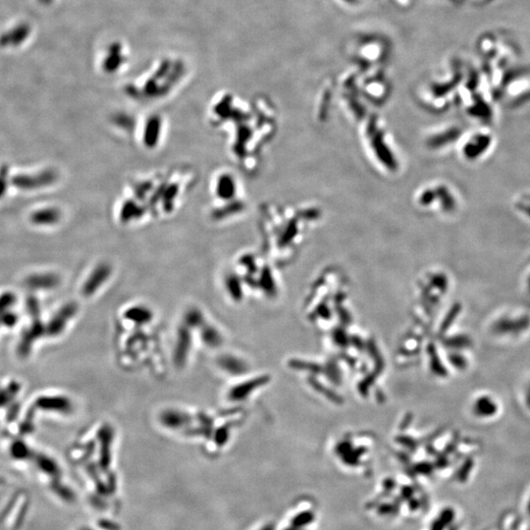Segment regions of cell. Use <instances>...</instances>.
Segmentation results:
<instances>
[{"label": "cell", "mask_w": 530, "mask_h": 530, "mask_svg": "<svg viewBox=\"0 0 530 530\" xmlns=\"http://www.w3.org/2000/svg\"><path fill=\"white\" fill-rule=\"evenodd\" d=\"M498 91L513 104L530 100V68L513 66L505 75Z\"/></svg>", "instance_id": "obj_1"}, {"label": "cell", "mask_w": 530, "mask_h": 530, "mask_svg": "<svg viewBox=\"0 0 530 530\" xmlns=\"http://www.w3.org/2000/svg\"><path fill=\"white\" fill-rule=\"evenodd\" d=\"M494 137L486 130L469 132L461 146V153L468 162H478L484 159L494 147Z\"/></svg>", "instance_id": "obj_2"}, {"label": "cell", "mask_w": 530, "mask_h": 530, "mask_svg": "<svg viewBox=\"0 0 530 530\" xmlns=\"http://www.w3.org/2000/svg\"><path fill=\"white\" fill-rule=\"evenodd\" d=\"M57 175L52 170H44L35 174H19L13 177L11 183L19 190L34 191L55 182Z\"/></svg>", "instance_id": "obj_3"}, {"label": "cell", "mask_w": 530, "mask_h": 530, "mask_svg": "<svg viewBox=\"0 0 530 530\" xmlns=\"http://www.w3.org/2000/svg\"><path fill=\"white\" fill-rule=\"evenodd\" d=\"M111 274V268L107 264L97 265L93 271L90 273L88 279L86 281L83 292L86 295H91L100 289L104 282L108 279Z\"/></svg>", "instance_id": "obj_4"}, {"label": "cell", "mask_w": 530, "mask_h": 530, "mask_svg": "<svg viewBox=\"0 0 530 530\" xmlns=\"http://www.w3.org/2000/svg\"><path fill=\"white\" fill-rule=\"evenodd\" d=\"M161 119L158 116H151L147 120L144 131V143L147 147H155L158 143L161 132Z\"/></svg>", "instance_id": "obj_5"}, {"label": "cell", "mask_w": 530, "mask_h": 530, "mask_svg": "<svg viewBox=\"0 0 530 530\" xmlns=\"http://www.w3.org/2000/svg\"><path fill=\"white\" fill-rule=\"evenodd\" d=\"M61 218V213L58 209L54 207L43 208L31 214L30 221L40 226H49L58 223Z\"/></svg>", "instance_id": "obj_6"}, {"label": "cell", "mask_w": 530, "mask_h": 530, "mask_svg": "<svg viewBox=\"0 0 530 530\" xmlns=\"http://www.w3.org/2000/svg\"><path fill=\"white\" fill-rule=\"evenodd\" d=\"M513 206L515 212L523 220L530 223V191H524L516 195Z\"/></svg>", "instance_id": "obj_7"}, {"label": "cell", "mask_w": 530, "mask_h": 530, "mask_svg": "<svg viewBox=\"0 0 530 530\" xmlns=\"http://www.w3.org/2000/svg\"><path fill=\"white\" fill-rule=\"evenodd\" d=\"M215 190H216V193H217L218 197H220L222 200L230 198L234 194V191H235L233 179H231L227 175H222L217 181Z\"/></svg>", "instance_id": "obj_8"}, {"label": "cell", "mask_w": 530, "mask_h": 530, "mask_svg": "<svg viewBox=\"0 0 530 530\" xmlns=\"http://www.w3.org/2000/svg\"><path fill=\"white\" fill-rule=\"evenodd\" d=\"M188 421L189 418L182 412H166L162 415V422L170 428H179Z\"/></svg>", "instance_id": "obj_9"}, {"label": "cell", "mask_w": 530, "mask_h": 530, "mask_svg": "<svg viewBox=\"0 0 530 530\" xmlns=\"http://www.w3.org/2000/svg\"><path fill=\"white\" fill-rule=\"evenodd\" d=\"M189 348H190V336L187 333V331H185V329H183L180 333L179 343L177 346L176 360L178 363L184 362V358L188 354L187 353L189 351Z\"/></svg>", "instance_id": "obj_10"}, {"label": "cell", "mask_w": 530, "mask_h": 530, "mask_svg": "<svg viewBox=\"0 0 530 530\" xmlns=\"http://www.w3.org/2000/svg\"><path fill=\"white\" fill-rule=\"evenodd\" d=\"M38 467L45 474H48L51 476H57L60 472L56 462L46 456H41L38 459Z\"/></svg>", "instance_id": "obj_11"}, {"label": "cell", "mask_w": 530, "mask_h": 530, "mask_svg": "<svg viewBox=\"0 0 530 530\" xmlns=\"http://www.w3.org/2000/svg\"><path fill=\"white\" fill-rule=\"evenodd\" d=\"M57 281L58 279L55 276L46 274V275H38V276L30 277L29 279V284L32 287L47 288V287H53L54 285H56Z\"/></svg>", "instance_id": "obj_12"}, {"label": "cell", "mask_w": 530, "mask_h": 530, "mask_svg": "<svg viewBox=\"0 0 530 530\" xmlns=\"http://www.w3.org/2000/svg\"><path fill=\"white\" fill-rule=\"evenodd\" d=\"M204 340L206 341V344H208L210 346H213V347H216V345L220 341V336L218 335V333L216 332L215 329H213L211 327H208L205 330Z\"/></svg>", "instance_id": "obj_13"}, {"label": "cell", "mask_w": 530, "mask_h": 530, "mask_svg": "<svg viewBox=\"0 0 530 530\" xmlns=\"http://www.w3.org/2000/svg\"><path fill=\"white\" fill-rule=\"evenodd\" d=\"M52 487H53L54 492L58 495L61 499L65 501L74 500L73 492L69 488H67L65 486L60 485V484L59 485H53Z\"/></svg>", "instance_id": "obj_14"}, {"label": "cell", "mask_w": 530, "mask_h": 530, "mask_svg": "<svg viewBox=\"0 0 530 530\" xmlns=\"http://www.w3.org/2000/svg\"><path fill=\"white\" fill-rule=\"evenodd\" d=\"M8 186V168L3 166L0 169V197L5 194Z\"/></svg>", "instance_id": "obj_15"}, {"label": "cell", "mask_w": 530, "mask_h": 530, "mask_svg": "<svg viewBox=\"0 0 530 530\" xmlns=\"http://www.w3.org/2000/svg\"><path fill=\"white\" fill-rule=\"evenodd\" d=\"M100 526L104 530H119L120 527L118 525L117 523L113 522V521H110V520H107V519H103L98 522Z\"/></svg>", "instance_id": "obj_16"}, {"label": "cell", "mask_w": 530, "mask_h": 530, "mask_svg": "<svg viewBox=\"0 0 530 530\" xmlns=\"http://www.w3.org/2000/svg\"><path fill=\"white\" fill-rule=\"evenodd\" d=\"M471 1L476 5H486V4L491 3L493 0H471Z\"/></svg>", "instance_id": "obj_17"}, {"label": "cell", "mask_w": 530, "mask_h": 530, "mask_svg": "<svg viewBox=\"0 0 530 530\" xmlns=\"http://www.w3.org/2000/svg\"><path fill=\"white\" fill-rule=\"evenodd\" d=\"M450 1L453 2V3H455V4H457V5H460V4H463V3H466L467 1H471V0H450Z\"/></svg>", "instance_id": "obj_18"}, {"label": "cell", "mask_w": 530, "mask_h": 530, "mask_svg": "<svg viewBox=\"0 0 530 530\" xmlns=\"http://www.w3.org/2000/svg\"><path fill=\"white\" fill-rule=\"evenodd\" d=\"M81 530H93V529H91V528H88V527H84V528H82V529H81Z\"/></svg>", "instance_id": "obj_19"}, {"label": "cell", "mask_w": 530, "mask_h": 530, "mask_svg": "<svg viewBox=\"0 0 530 530\" xmlns=\"http://www.w3.org/2000/svg\"><path fill=\"white\" fill-rule=\"evenodd\" d=\"M528 512L530 513V500L529 503H528Z\"/></svg>", "instance_id": "obj_20"}]
</instances>
